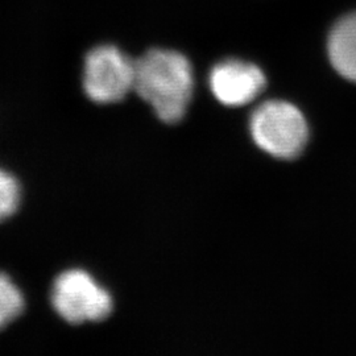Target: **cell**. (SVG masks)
Returning a JSON list of instances; mask_svg holds the SVG:
<instances>
[{
	"label": "cell",
	"mask_w": 356,
	"mask_h": 356,
	"mask_svg": "<svg viewBox=\"0 0 356 356\" xmlns=\"http://www.w3.org/2000/svg\"><path fill=\"white\" fill-rule=\"evenodd\" d=\"M134 90L160 120L175 124L186 114L193 97L191 61L179 51L151 49L135 61Z\"/></svg>",
	"instance_id": "obj_1"
},
{
	"label": "cell",
	"mask_w": 356,
	"mask_h": 356,
	"mask_svg": "<svg viewBox=\"0 0 356 356\" xmlns=\"http://www.w3.org/2000/svg\"><path fill=\"white\" fill-rule=\"evenodd\" d=\"M250 128L254 143L277 159L300 156L309 139L305 116L292 103L282 101L260 104L251 116Z\"/></svg>",
	"instance_id": "obj_2"
},
{
	"label": "cell",
	"mask_w": 356,
	"mask_h": 356,
	"mask_svg": "<svg viewBox=\"0 0 356 356\" xmlns=\"http://www.w3.org/2000/svg\"><path fill=\"white\" fill-rule=\"evenodd\" d=\"M51 304L70 325L101 322L113 313V297L82 269H69L53 281Z\"/></svg>",
	"instance_id": "obj_3"
},
{
	"label": "cell",
	"mask_w": 356,
	"mask_h": 356,
	"mask_svg": "<svg viewBox=\"0 0 356 356\" xmlns=\"http://www.w3.org/2000/svg\"><path fill=\"white\" fill-rule=\"evenodd\" d=\"M135 83V61L114 45L92 48L85 57L82 86L90 101L120 102Z\"/></svg>",
	"instance_id": "obj_4"
},
{
	"label": "cell",
	"mask_w": 356,
	"mask_h": 356,
	"mask_svg": "<svg viewBox=\"0 0 356 356\" xmlns=\"http://www.w3.org/2000/svg\"><path fill=\"white\" fill-rule=\"evenodd\" d=\"M267 78L260 67L242 60H225L211 69L209 86L216 99L229 107H241L263 92Z\"/></svg>",
	"instance_id": "obj_5"
},
{
	"label": "cell",
	"mask_w": 356,
	"mask_h": 356,
	"mask_svg": "<svg viewBox=\"0 0 356 356\" xmlns=\"http://www.w3.org/2000/svg\"><path fill=\"white\" fill-rule=\"evenodd\" d=\"M327 51L334 69L356 82V13L344 16L331 29Z\"/></svg>",
	"instance_id": "obj_6"
},
{
	"label": "cell",
	"mask_w": 356,
	"mask_h": 356,
	"mask_svg": "<svg viewBox=\"0 0 356 356\" xmlns=\"http://www.w3.org/2000/svg\"><path fill=\"white\" fill-rule=\"evenodd\" d=\"M26 296L6 272H0V330L13 325L26 312Z\"/></svg>",
	"instance_id": "obj_7"
},
{
	"label": "cell",
	"mask_w": 356,
	"mask_h": 356,
	"mask_svg": "<svg viewBox=\"0 0 356 356\" xmlns=\"http://www.w3.org/2000/svg\"><path fill=\"white\" fill-rule=\"evenodd\" d=\"M23 201V188L13 173L0 168V223L13 218Z\"/></svg>",
	"instance_id": "obj_8"
}]
</instances>
